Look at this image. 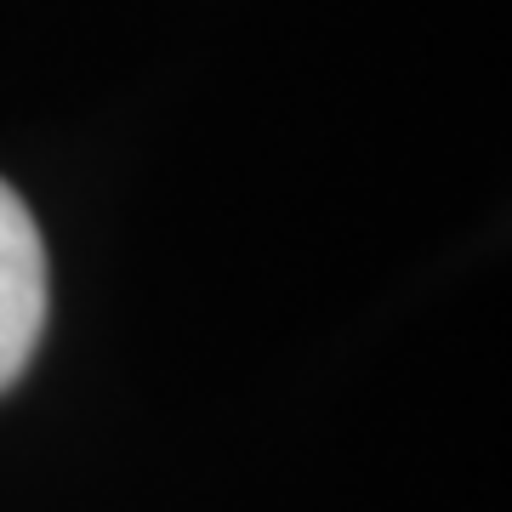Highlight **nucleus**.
Masks as SVG:
<instances>
[{
    "instance_id": "nucleus-1",
    "label": "nucleus",
    "mask_w": 512,
    "mask_h": 512,
    "mask_svg": "<svg viewBox=\"0 0 512 512\" xmlns=\"http://www.w3.org/2000/svg\"><path fill=\"white\" fill-rule=\"evenodd\" d=\"M46 330V245L29 205L0 183V387L35 359Z\"/></svg>"
}]
</instances>
